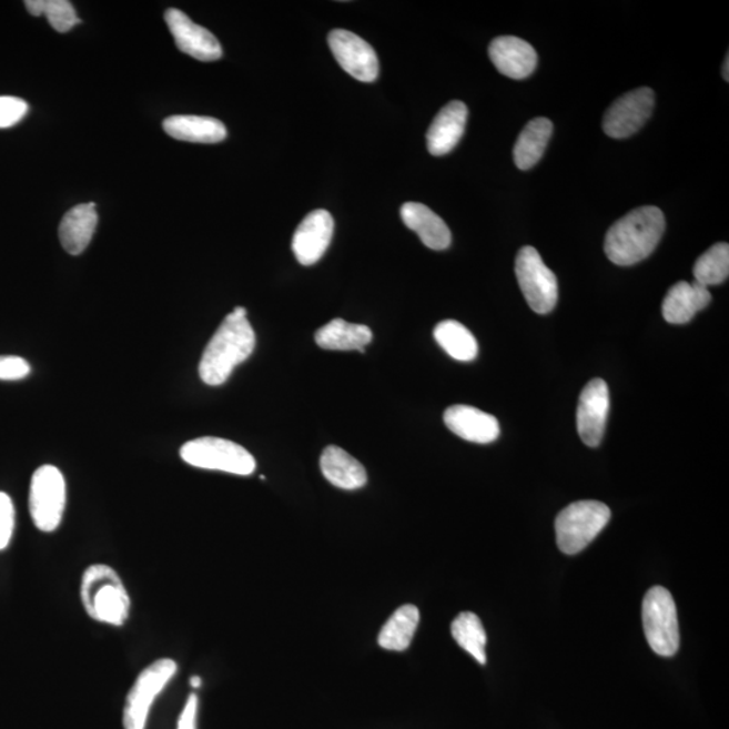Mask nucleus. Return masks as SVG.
Listing matches in <instances>:
<instances>
[{"label": "nucleus", "mask_w": 729, "mask_h": 729, "mask_svg": "<svg viewBox=\"0 0 729 729\" xmlns=\"http://www.w3.org/2000/svg\"><path fill=\"white\" fill-rule=\"evenodd\" d=\"M29 105L23 99L0 97V129H8L20 123L27 117Z\"/></svg>", "instance_id": "30"}, {"label": "nucleus", "mask_w": 729, "mask_h": 729, "mask_svg": "<svg viewBox=\"0 0 729 729\" xmlns=\"http://www.w3.org/2000/svg\"><path fill=\"white\" fill-rule=\"evenodd\" d=\"M610 519V509L600 502L570 504L557 516L556 533L560 551L573 556L585 550Z\"/></svg>", "instance_id": "4"}, {"label": "nucleus", "mask_w": 729, "mask_h": 729, "mask_svg": "<svg viewBox=\"0 0 729 729\" xmlns=\"http://www.w3.org/2000/svg\"><path fill=\"white\" fill-rule=\"evenodd\" d=\"M67 484L64 476L52 465L34 472L30 484L29 508L34 526L42 533L58 529L64 516Z\"/></svg>", "instance_id": "6"}, {"label": "nucleus", "mask_w": 729, "mask_h": 729, "mask_svg": "<svg viewBox=\"0 0 729 729\" xmlns=\"http://www.w3.org/2000/svg\"><path fill=\"white\" fill-rule=\"evenodd\" d=\"M185 464L199 469L230 473L236 476H251L255 470V459L245 447L232 441L204 436L190 442L180 450Z\"/></svg>", "instance_id": "5"}, {"label": "nucleus", "mask_w": 729, "mask_h": 729, "mask_svg": "<svg viewBox=\"0 0 729 729\" xmlns=\"http://www.w3.org/2000/svg\"><path fill=\"white\" fill-rule=\"evenodd\" d=\"M246 315V308L236 307L232 314L224 317L199 364V375L203 383L211 386L226 383L235 367L251 357L255 347V334Z\"/></svg>", "instance_id": "1"}, {"label": "nucleus", "mask_w": 729, "mask_h": 729, "mask_svg": "<svg viewBox=\"0 0 729 729\" xmlns=\"http://www.w3.org/2000/svg\"><path fill=\"white\" fill-rule=\"evenodd\" d=\"M515 272L523 295L537 314H548L558 302V280L537 249L525 246L517 253Z\"/></svg>", "instance_id": "9"}, {"label": "nucleus", "mask_w": 729, "mask_h": 729, "mask_svg": "<svg viewBox=\"0 0 729 729\" xmlns=\"http://www.w3.org/2000/svg\"><path fill=\"white\" fill-rule=\"evenodd\" d=\"M434 338L452 358L460 363H470L477 358L478 344L475 335L457 321L441 322L434 330Z\"/></svg>", "instance_id": "26"}, {"label": "nucleus", "mask_w": 729, "mask_h": 729, "mask_svg": "<svg viewBox=\"0 0 729 729\" xmlns=\"http://www.w3.org/2000/svg\"><path fill=\"white\" fill-rule=\"evenodd\" d=\"M665 227V215L658 207L635 209L608 230L604 252L616 265L638 264L656 251Z\"/></svg>", "instance_id": "2"}, {"label": "nucleus", "mask_w": 729, "mask_h": 729, "mask_svg": "<svg viewBox=\"0 0 729 729\" xmlns=\"http://www.w3.org/2000/svg\"><path fill=\"white\" fill-rule=\"evenodd\" d=\"M609 411L608 385L601 378L591 379L579 396L577 429L579 438L589 447L601 444Z\"/></svg>", "instance_id": "12"}, {"label": "nucleus", "mask_w": 729, "mask_h": 729, "mask_svg": "<svg viewBox=\"0 0 729 729\" xmlns=\"http://www.w3.org/2000/svg\"><path fill=\"white\" fill-rule=\"evenodd\" d=\"M641 618L648 645L660 657L676 656L679 647L678 616L675 598L662 587L647 591Z\"/></svg>", "instance_id": "7"}, {"label": "nucleus", "mask_w": 729, "mask_h": 729, "mask_svg": "<svg viewBox=\"0 0 729 729\" xmlns=\"http://www.w3.org/2000/svg\"><path fill=\"white\" fill-rule=\"evenodd\" d=\"M80 598L89 618L102 625L122 627L129 620V591L112 567L103 564L87 567L81 577Z\"/></svg>", "instance_id": "3"}, {"label": "nucleus", "mask_w": 729, "mask_h": 729, "mask_svg": "<svg viewBox=\"0 0 729 729\" xmlns=\"http://www.w3.org/2000/svg\"><path fill=\"white\" fill-rule=\"evenodd\" d=\"M696 283L703 286L719 285L729 274V246L726 242L716 243L701 255L693 267Z\"/></svg>", "instance_id": "28"}, {"label": "nucleus", "mask_w": 729, "mask_h": 729, "mask_svg": "<svg viewBox=\"0 0 729 729\" xmlns=\"http://www.w3.org/2000/svg\"><path fill=\"white\" fill-rule=\"evenodd\" d=\"M165 22L180 52L199 61H216L223 51L220 41L207 29L199 27L191 18L178 9L165 12Z\"/></svg>", "instance_id": "13"}, {"label": "nucleus", "mask_w": 729, "mask_h": 729, "mask_svg": "<svg viewBox=\"0 0 729 729\" xmlns=\"http://www.w3.org/2000/svg\"><path fill=\"white\" fill-rule=\"evenodd\" d=\"M28 11L34 17H47L51 27L59 33H67L81 21L72 3L67 0H28Z\"/></svg>", "instance_id": "29"}, {"label": "nucleus", "mask_w": 729, "mask_h": 729, "mask_svg": "<svg viewBox=\"0 0 729 729\" xmlns=\"http://www.w3.org/2000/svg\"><path fill=\"white\" fill-rule=\"evenodd\" d=\"M198 708L199 699L196 695H191L189 700L185 702L182 716H180L178 722V729H198Z\"/></svg>", "instance_id": "33"}, {"label": "nucleus", "mask_w": 729, "mask_h": 729, "mask_svg": "<svg viewBox=\"0 0 729 729\" xmlns=\"http://www.w3.org/2000/svg\"><path fill=\"white\" fill-rule=\"evenodd\" d=\"M452 635L458 646L469 652L479 665L486 664V632L482 620L472 612L459 614L452 625Z\"/></svg>", "instance_id": "27"}, {"label": "nucleus", "mask_w": 729, "mask_h": 729, "mask_svg": "<svg viewBox=\"0 0 729 729\" xmlns=\"http://www.w3.org/2000/svg\"><path fill=\"white\" fill-rule=\"evenodd\" d=\"M710 301L712 296L707 286L696 282L677 283L671 286L662 304L665 321L671 324L689 323Z\"/></svg>", "instance_id": "19"}, {"label": "nucleus", "mask_w": 729, "mask_h": 729, "mask_svg": "<svg viewBox=\"0 0 729 729\" xmlns=\"http://www.w3.org/2000/svg\"><path fill=\"white\" fill-rule=\"evenodd\" d=\"M553 134V122L547 118H535L523 129L514 148L515 164L522 171L531 170L544 155Z\"/></svg>", "instance_id": "24"}, {"label": "nucleus", "mask_w": 729, "mask_h": 729, "mask_svg": "<svg viewBox=\"0 0 729 729\" xmlns=\"http://www.w3.org/2000/svg\"><path fill=\"white\" fill-rule=\"evenodd\" d=\"M321 470L327 482L336 488L355 490L363 488L367 483L365 467L338 446L324 448Z\"/></svg>", "instance_id": "21"}, {"label": "nucleus", "mask_w": 729, "mask_h": 729, "mask_svg": "<svg viewBox=\"0 0 729 729\" xmlns=\"http://www.w3.org/2000/svg\"><path fill=\"white\" fill-rule=\"evenodd\" d=\"M178 664L171 658H161L146 666L130 689L123 709L124 729H145L153 702L176 676Z\"/></svg>", "instance_id": "8"}, {"label": "nucleus", "mask_w": 729, "mask_h": 729, "mask_svg": "<svg viewBox=\"0 0 729 729\" xmlns=\"http://www.w3.org/2000/svg\"><path fill=\"white\" fill-rule=\"evenodd\" d=\"M728 65H729V58L727 55L726 61H725V65H722V77H725V79L727 81L729 80V72H728L729 68H728Z\"/></svg>", "instance_id": "35"}, {"label": "nucleus", "mask_w": 729, "mask_h": 729, "mask_svg": "<svg viewBox=\"0 0 729 729\" xmlns=\"http://www.w3.org/2000/svg\"><path fill=\"white\" fill-rule=\"evenodd\" d=\"M402 220L433 251H445L452 243L450 229L441 216L422 203L408 202L401 210Z\"/></svg>", "instance_id": "18"}, {"label": "nucleus", "mask_w": 729, "mask_h": 729, "mask_svg": "<svg viewBox=\"0 0 729 729\" xmlns=\"http://www.w3.org/2000/svg\"><path fill=\"white\" fill-rule=\"evenodd\" d=\"M373 338L372 330L364 324L347 323L344 320H334L317 330L315 341L324 351L365 353V347Z\"/></svg>", "instance_id": "23"}, {"label": "nucleus", "mask_w": 729, "mask_h": 729, "mask_svg": "<svg viewBox=\"0 0 729 729\" xmlns=\"http://www.w3.org/2000/svg\"><path fill=\"white\" fill-rule=\"evenodd\" d=\"M16 509L9 495L0 492V551L8 548L14 533Z\"/></svg>", "instance_id": "31"}, {"label": "nucleus", "mask_w": 729, "mask_h": 729, "mask_svg": "<svg viewBox=\"0 0 729 729\" xmlns=\"http://www.w3.org/2000/svg\"><path fill=\"white\" fill-rule=\"evenodd\" d=\"M419 609L413 604H405L385 622L378 635V645L389 651L407 650L414 639L417 626H419Z\"/></svg>", "instance_id": "25"}, {"label": "nucleus", "mask_w": 729, "mask_h": 729, "mask_svg": "<svg viewBox=\"0 0 729 729\" xmlns=\"http://www.w3.org/2000/svg\"><path fill=\"white\" fill-rule=\"evenodd\" d=\"M328 45L342 70L364 83L378 78V58L375 49L360 36L344 29H335L328 34Z\"/></svg>", "instance_id": "11"}, {"label": "nucleus", "mask_w": 729, "mask_h": 729, "mask_svg": "<svg viewBox=\"0 0 729 729\" xmlns=\"http://www.w3.org/2000/svg\"><path fill=\"white\" fill-rule=\"evenodd\" d=\"M467 108L465 103L453 101L434 118L427 132L428 152L436 158L450 153L465 133Z\"/></svg>", "instance_id": "17"}, {"label": "nucleus", "mask_w": 729, "mask_h": 729, "mask_svg": "<svg viewBox=\"0 0 729 729\" xmlns=\"http://www.w3.org/2000/svg\"><path fill=\"white\" fill-rule=\"evenodd\" d=\"M489 58L498 72L515 80L528 78L538 64L533 45L514 36L497 37L492 41Z\"/></svg>", "instance_id": "15"}, {"label": "nucleus", "mask_w": 729, "mask_h": 729, "mask_svg": "<svg viewBox=\"0 0 729 729\" xmlns=\"http://www.w3.org/2000/svg\"><path fill=\"white\" fill-rule=\"evenodd\" d=\"M190 682H191V687L193 689H199V688L202 687V678L201 677H198V676L192 677Z\"/></svg>", "instance_id": "34"}, {"label": "nucleus", "mask_w": 729, "mask_h": 729, "mask_svg": "<svg viewBox=\"0 0 729 729\" xmlns=\"http://www.w3.org/2000/svg\"><path fill=\"white\" fill-rule=\"evenodd\" d=\"M30 375V365L27 360L17 355H2L0 357V379L17 382Z\"/></svg>", "instance_id": "32"}, {"label": "nucleus", "mask_w": 729, "mask_h": 729, "mask_svg": "<svg viewBox=\"0 0 729 729\" xmlns=\"http://www.w3.org/2000/svg\"><path fill=\"white\" fill-rule=\"evenodd\" d=\"M334 235V220L326 210H315L298 224L292 251L304 266L314 265L326 253Z\"/></svg>", "instance_id": "14"}, {"label": "nucleus", "mask_w": 729, "mask_h": 729, "mask_svg": "<svg viewBox=\"0 0 729 729\" xmlns=\"http://www.w3.org/2000/svg\"><path fill=\"white\" fill-rule=\"evenodd\" d=\"M98 224L95 203L79 204L68 211L59 227V239L67 253L79 255L89 247Z\"/></svg>", "instance_id": "20"}, {"label": "nucleus", "mask_w": 729, "mask_h": 729, "mask_svg": "<svg viewBox=\"0 0 729 729\" xmlns=\"http://www.w3.org/2000/svg\"><path fill=\"white\" fill-rule=\"evenodd\" d=\"M656 95L651 89H638L627 92L607 110L603 129L610 139H628L645 126L650 120Z\"/></svg>", "instance_id": "10"}, {"label": "nucleus", "mask_w": 729, "mask_h": 729, "mask_svg": "<svg viewBox=\"0 0 729 729\" xmlns=\"http://www.w3.org/2000/svg\"><path fill=\"white\" fill-rule=\"evenodd\" d=\"M162 126L172 139L185 142L217 143L227 136L226 126L211 117L173 115Z\"/></svg>", "instance_id": "22"}, {"label": "nucleus", "mask_w": 729, "mask_h": 729, "mask_svg": "<svg viewBox=\"0 0 729 729\" xmlns=\"http://www.w3.org/2000/svg\"><path fill=\"white\" fill-rule=\"evenodd\" d=\"M445 425L450 432L467 442L492 444L500 435V425L494 415L484 413L470 405H453L444 415Z\"/></svg>", "instance_id": "16"}]
</instances>
